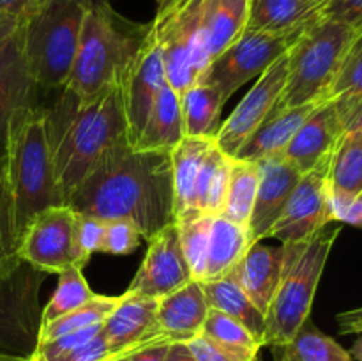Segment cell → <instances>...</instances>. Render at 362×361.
<instances>
[{
  "instance_id": "cell-1",
  "label": "cell",
  "mask_w": 362,
  "mask_h": 361,
  "mask_svg": "<svg viewBox=\"0 0 362 361\" xmlns=\"http://www.w3.org/2000/svg\"><path fill=\"white\" fill-rule=\"evenodd\" d=\"M67 205L103 222L127 219L151 241L175 223L170 152L138 151L127 140L117 142L99 156Z\"/></svg>"
},
{
  "instance_id": "cell-2",
  "label": "cell",
  "mask_w": 362,
  "mask_h": 361,
  "mask_svg": "<svg viewBox=\"0 0 362 361\" xmlns=\"http://www.w3.org/2000/svg\"><path fill=\"white\" fill-rule=\"evenodd\" d=\"M60 91L45 108V117L57 186L67 205L99 156L117 142L127 140V124L119 85L90 99H80L66 87Z\"/></svg>"
},
{
  "instance_id": "cell-3",
  "label": "cell",
  "mask_w": 362,
  "mask_h": 361,
  "mask_svg": "<svg viewBox=\"0 0 362 361\" xmlns=\"http://www.w3.org/2000/svg\"><path fill=\"white\" fill-rule=\"evenodd\" d=\"M0 170L13 200L18 241L39 212L66 205L57 186L42 106L32 103L11 115Z\"/></svg>"
},
{
  "instance_id": "cell-4",
  "label": "cell",
  "mask_w": 362,
  "mask_h": 361,
  "mask_svg": "<svg viewBox=\"0 0 362 361\" xmlns=\"http://www.w3.org/2000/svg\"><path fill=\"white\" fill-rule=\"evenodd\" d=\"M151 23H136L108 0H88L78 48L64 87L90 99L117 85L120 73L147 35Z\"/></svg>"
},
{
  "instance_id": "cell-5",
  "label": "cell",
  "mask_w": 362,
  "mask_h": 361,
  "mask_svg": "<svg viewBox=\"0 0 362 361\" xmlns=\"http://www.w3.org/2000/svg\"><path fill=\"white\" fill-rule=\"evenodd\" d=\"M339 232L341 225L331 223L311 239L283 244L285 264L278 289L265 311L264 345L290 342L310 319L318 283Z\"/></svg>"
},
{
  "instance_id": "cell-6",
  "label": "cell",
  "mask_w": 362,
  "mask_h": 361,
  "mask_svg": "<svg viewBox=\"0 0 362 361\" xmlns=\"http://www.w3.org/2000/svg\"><path fill=\"white\" fill-rule=\"evenodd\" d=\"M87 6L88 0H41L21 18L23 55L39 88L66 85Z\"/></svg>"
},
{
  "instance_id": "cell-7",
  "label": "cell",
  "mask_w": 362,
  "mask_h": 361,
  "mask_svg": "<svg viewBox=\"0 0 362 361\" xmlns=\"http://www.w3.org/2000/svg\"><path fill=\"white\" fill-rule=\"evenodd\" d=\"M357 27L318 18L288 50L286 84L272 110L320 103L329 99Z\"/></svg>"
},
{
  "instance_id": "cell-8",
  "label": "cell",
  "mask_w": 362,
  "mask_h": 361,
  "mask_svg": "<svg viewBox=\"0 0 362 361\" xmlns=\"http://www.w3.org/2000/svg\"><path fill=\"white\" fill-rule=\"evenodd\" d=\"M151 21L161 50L168 85L182 94L197 84L209 66L205 50V0H156Z\"/></svg>"
},
{
  "instance_id": "cell-9",
  "label": "cell",
  "mask_w": 362,
  "mask_h": 361,
  "mask_svg": "<svg viewBox=\"0 0 362 361\" xmlns=\"http://www.w3.org/2000/svg\"><path fill=\"white\" fill-rule=\"evenodd\" d=\"M308 27L290 32L244 30L237 41L209 62L198 81L214 85L226 103L237 88L260 76L281 59Z\"/></svg>"
},
{
  "instance_id": "cell-10",
  "label": "cell",
  "mask_w": 362,
  "mask_h": 361,
  "mask_svg": "<svg viewBox=\"0 0 362 361\" xmlns=\"http://www.w3.org/2000/svg\"><path fill=\"white\" fill-rule=\"evenodd\" d=\"M46 273L21 262L0 275V354L30 357L39 343L42 308L39 303Z\"/></svg>"
},
{
  "instance_id": "cell-11",
  "label": "cell",
  "mask_w": 362,
  "mask_h": 361,
  "mask_svg": "<svg viewBox=\"0 0 362 361\" xmlns=\"http://www.w3.org/2000/svg\"><path fill=\"white\" fill-rule=\"evenodd\" d=\"M334 151L325 156L311 170L300 176L293 188L281 216L269 230L267 237H274L281 244L299 243L317 236L331 225V163Z\"/></svg>"
},
{
  "instance_id": "cell-12",
  "label": "cell",
  "mask_w": 362,
  "mask_h": 361,
  "mask_svg": "<svg viewBox=\"0 0 362 361\" xmlns=\"http://www.w3.org/2000/svg\"><path fill=\"white\" fill-rule=\"evenodd\" d=\"M166 84L168 80H166L165 62L151 25L147 35L126 64L117 81L124 117H126L129 145H134L140 137L148 113Z\"/></svg>"
},
{
  "instance_id": "cell-13",
  "label": "cell",
  "mask_w": 362,
  "mask_h": 361,
  "mask_svg": "<svg viewBox=\"0 0 362 361\" xmlns=\"http://www.w3.org/2000/svg\"><path fill=\"white\" fill-rule=\"evenodd\" d=\"M74 211L69 205H53L39 212L21 234L18 257L42 273H62L74 265Z\"/></svg>"
},
{
  "instance_id": "cell-14",
  "label": "cell",
  "mask_w": 362,
  "mask_h": 361,
  "mask_svg": "<svg viewBox=\"0 0 362 361\" xmlns=\"http://www.w3.org/2000/svg\"><path fill=\"white\" fill-rule=\"evenodd\" d=\"M286 74H288V52L258 76L257 84L244 96L243 101L235 106L228 119L219 126L214 144L226 156L233 158L240 145L247 140V137L271 113L285 87Z\"/></svg>"
},
{
  "instance_id": "cell-15",
  "label": "cell",
  "mask_w": 362,
  "mask_h": 361,
  "mask_svg": "<svg viewBox=\"0 0 362 361\" xmlns=\"http://www.w3.org/2000/svg\"><path fill=\"white\" fill-rule=\"evenodd\" d=\"M193 280L180 244L177 223L159 230L148 241L147 255L126 292L159 299L175 292Z\"/></svg>"
},
{
  "instance_id": "cell-16",
  "label": "cell",
  "mask_w": 362,
  "mask_h": 361,
  "mask_svg": "<svg viewBox=\"0 0 362 361\" xmlns=\"http://www.w3.org/2000/svg\"><path fill=\"white\" fill-rule=\"evenodd\" d=\"M101 333L112 350L120 356H129L152 343L166 342L159 331L158 299L129 292L122 294L120 303L103 322Z\"/></svg>"
},
{
  "instance_id": "cell-17",
  "label": "cell",
  "mask_w": 362,
  "mask_h": 361,
  "mask_svg": "<svg viewBox=\"0 0 362 361\" xmlns=\"http://www.w3.org/2000/svg\"><path fill=\"white\" fill-rule=\"evenodd\" d=\"M258 166H260V180L247 223L251 243L267 239L269 230L281 216L293 188L303 176V172L283 154L260 159Z\"/></svg>"
},
{
  "instance_id": "cell-18",
  "label": "cell",
  "mask_w": 362,
  "mask_h": 361,
  "mask_svg": "<svg viewBox=\"0 0 362 361\" xmlns=\"http://www.w3.org/2000/svg\"><path fill=\"white\" fill-rule=\"evenodd\" d=\"M343 133L338 105L334 99H325L300 124L281 154L304 173L334 151Z\"/></svg>"
},
{
  "instance_id": "cell-19",
  "label": "cell",
  "mask_w": 362,
  "mask_h": 361,
  "mask_svg": "<svg viewBox=\"0 0 362 361\" xmlns=\"http://www.w3.org/2000/svg\"><path fill=\"white\" fill-rule=\"evenodd\" d=\"M285 264V246H269L257 241L250 246L239 264L230 273V278L244 290L255 306L265 315L272 296L278 289Z\"/></svg>"
},
{
  "instance_id": "cell-20",
  "label": "cell",
  "mask_w": 362,
  "mask_h": 361,
  "mask_svg": "<svg viewBox=\"0 0 362 361\" xmlns=\"http://www.w3.org/2000/svg\"><path fill=\"white\" fill-rule=\"evenodd\" d=\"M202 282L191 280L175 292L158 299V324L163 338L170 343L189 342L204 331L209 315Z\"/></svg>"
},
{
  "instance_id": "cell-21",
  "label": "cell",
  "mask_w": 362,
  "mask_h": 361,
  "mask_svg": "<svg viewBox=\"0 0 362 361\" xmlns=\"http://www.w3.org/2000/svg\"><path fill=\"white\" fill-rule=\"evenodd\" d=\"M35 88L37 85L28 71L18 27L9 41L0 48V161L4 156L7 122L18 108L34 103Z\"/></svg>"
},
{
  "instance_id": "cell-22",
  "label": "cell",
  "mask_w": 362,
  "mask_h": 361,
  "mask_svg": "<svg viewBox=\"0 0 362 361\" xmlns=\"http://www.w3.org/2000/svg\"><path fill=\"white\" fill-rule=\"evenodd\" d=\"M212 145L214 138L184 137L170 152L173 173V216L177 225L200 216L194 191L202 163Z\"/></svg>"
},
{
  "instance_id": "cell-23",
  "label": "cell",
  "mask_w": 362,
  "mask_h": 361,
  "mask_svg": "<svg viewBox=\"0 0 362 361\" xmlns=\"http://www.w3.org/2000/svg\"><path fill=\"white\" fill-rule=\"evenodd\" d=\"M320 103H310V105L286 110H271L264 122L247 137V140L240 145L233 158L246 159V161H260V159L281 154L293 138V134L297 133L300 124L308 119V115Z\"/></svg>"
},
{
  "instance_id": "cell-24",
  "label": "cell",
  "mask_w": 362,
  "mask_h": 361,
  "mask_svg": "<svg viewBox=\"0 0 362 361\" xmlns=\"http://www.w3.org/2000/svg\"><path fill=\"white\" fill-rule=\"evenodd\" d=\"M251 237L247 227L239 225L223 214L214 216L209 234L207 255L202 283L218 282L226 278L233 271L240 258L251 246Z\"/></svg>"
},
{
  "instance_id": "cell-25",
  "label": "cell",
  "mask_w": 362,
  "mask_h": 361,
  "mask_svg": "<svg viewBox=\"0 0 362 361\" xmlns=\"http://www.w3.org/2000/svg\"><path fill=\"white\" fill-rule=\"evenodd\" d=\"M184 134L182 110L179 94L168 84L161 88L151 113L147 117L140 137L131 147L138 151H166L179 144Z\"/></svg>"
},
{
  "instance_id": "cell-26",
  "label": "cell",
  "mask_w": 362,
  "mask_h": 361,
  "mask_svg": "<svg viewBox=\"0 0 362 361\" xmlns=\"http://www.w3.org/2000/svg\"><path fill=\"white\" fill-rule=\"evenodd\" d=\"M320 11L313 0H251L246 30H297L318 20Z\"/></svg>"
},
{
  "instance_id": "cell-27",
  "label": "cell",
  "mask_w": 362,
  "mask_h": 361,
  "mask_svg": "<svg viewBox=\"0 0 362 361\" xmlns=\"http://www.w3.org/2000/svg\"><path fill=\"white\" fill-rule=\"evenodd\" d=\"M251 0H205V50L218 57L246 30Z\"/></svg>"
},
{
  "instance_id": "cell-28",
  "label": "cell",
  "mask_w": 362,
  "mask_h": 361,
  "mask_svg": "<svg viewBox=\"0 0 362 361\" xmlns=\"http://www.w3.org/2000/svg\"><path fill=\"white\" fill-rule=\"evenodd\" d=\"M209 308L228 315L233 321L240 322L258 342L264 345L265 338V315L253 304V301L244 294V290L230 276L218 282L202 283Z\"/></svg>"
},
{
  "instance_id": "cell-29",
  "label": "cell",
  "mask_w": 362,
  "mask_h": 361,
  "mask_svg": "<svg viewBox=\"0 0 362 361\" xmlns=\"http://www.w3.org/2000/svg\"><path fill=\"white\" fill-rule=\"evenodd\" d=\"M182 110L184 134L186 137L214 138L219 130V113L223 101L221 94L214 85L197 81L179 94Z\"/></svg>"
},
{
  "instance_id": "cell-30",
  "label": "cell",
  "mask_w": 362,
  "mask_h": 361,
  "mask_svg": "<svg viewBox=\"0 0 362 361\" xmlns=\"http://www.w3.org/2000/svg\"><path fill=\"white\" fill-rule=\"evenodd\" d=\"M274 361H354L349 350L308 319L290 342L272 347Z\"/></svg>"
},
{
  "instance_id": "cell-31",
  "label": "cell",
  "mask_w": 362,
  "mask_h": 361,
  "mask_svg": "<svg viewBox=\"0 0 362 361\" xmlns=\"http://www.w3.org/2000/svg\"><path fill=\"white\" fill-rule=\"evenodd\" d=\"M329 179L334 197H362V130L343 133L334 149Z\"/></svg>"
},
{
  "instance_id": "cell-32",
  "label": "cell",
  "mask_w": 362,
  "mask_h": 361,
  "mask_svg": "<svg viewBox=\"0 0 362 361\" xmlns=\"http://www.w3.org/2000/svg\"><path fill=\"white\" fill-rule=\"evenodd\" d=\"M230 166H232V158L218 149L216 144L212 145L202 163L197 179V191H194L197 209L200 214L219 216L223 212L226 190H228Z\"/></svg>"
},
{
  "instance_id": "cell-33",
  "label": "cell",
  "mask_w": 362,
  "mask_h": 361,
  "mask_svg": "<svg viewBox=\"0 0 362 361\" xmlns=\"http://www.w3.org/2000/svg\"><path fill=\"white\" fill-rule=\"evenodd\" d=\"M258 180H260V166L258 161L232 158L230 166L228 190H226L225 205L221 214L239 225L247 227L257 198Z\"/></svg>"
},
{
  "instance_id": "cell-34",
  "label": "cell",
  "mask_w": 362,
  "mask_h": 361,
  "mask_svg": "<svg viewBox=\"0 0 362 361\" xmlns=\"http://www.w3.org/2000/svg\"><path fill=\"white\" fill-rule=\"evenodd\" d=\"M202 335L232 354L237 361H257L258 350L264 347L240 322L212 308L205 319Z\"/></svg>"
},
{
  "instance_id": "cell-35",
  "label": "cell",
  "mask_w": 362,
  "mask_h": 361,
  "mask_svg": "<svg viewBox=\"0 0 362 361\" xmlns=\"http://www.w3.org/2000/svg\"><path fill=\"white\" fill-rule=\"evenodd\" d=\"M120 299H122V294L120 296L95 294L88 303L81 304L76 310L69 311V314L62 315V317L55 319V321L48 322V324H42L41 331H39V342L52 340L55 336L66 335V333L80 331V329L103 324L108 319V315L115 310Z\"/></svg>"
},
{
  "instance_id": "cell-36",
  "label": "cell",
  "mask_w": 362,
  "mask_h": 361,
  "mask_svg": "<svg viewBox=\"0 0 362 361\" xmlns=\"http://www.w3.org/2000/svg\"><path fill=\"white\" fill-rule=\"evenodd\" d=\"M94 296L95 292H92L88 287L83 276V269H80L78 265H69L62 273H59V285H57L53 296L49 297L48 304L42 308L41 326L76 310L81 304L88 303Z\"/></svg>"
},
{
  "instance_id": "cell-37",
  "label": "cell",
  "mask_w": 362,
  "mask_h": 361,
  "mask_svg": "<svg viewBox=\"0 0 362 361\" xmlns=\"http://www.w3.org/2000/svg\"><path fill=\"white\" fill-rule=\"evenodd\" d=\"M212 218L214 216L200 214L197 218L189 219V222L177 225L179 227L180 244H182L184 255H186V260L189 264L193 280H197V282H202V276H204L205 255H207Z\"/></svg>"
},
{
  "instance_id": "cell-38",
  "label": "cell",
  "mask_w": 362,
  "mask_h": 361,
  "mask_svg": "<svg viewBox=\"0 0 362 361\" xmlns=\"http://www.w3.org/2000/svg\"><path fill=\"white\" fill-rule=\"evenodd\" d=\"M18 230L13 200L0 170V275H9L21 264L18 257Z\"/></svg>"
},
{
  "instance_id": "cell-39",
  "label": "cell",
  "mask_w": 362,
  "mask_h": 361,
  "mask_svg": "<svg viewBox=\"0 0 362 361\" xmlns=\"http://www.w3.org/2000/svg\"><path fill=\"white\" fill-rule=\"evenodd\" d=\"M106 222L95 216L74 212L73 225V257L74 265L83 269L95 251H101Z\"/></svg>"
},
{
  "instance_id": "cell-40",
  "label": "cell",
  "mask_w": 362,
  "mask_h": 361,
  "mask_svg": "<svg viewBox=\"0 0 362 361\" xmlns=\"http://www.w3.org/2000/svg\"><path fill=\"white\" fill-rule=\"evenodd\" d=\"M359 96H362V25L357 27L329 99H354Z\"/></svg>"
},
{
  "instance_id": "cell-41",
  "label": "cell",
  "mask_w": 362,
  "mask_h": 361,
  "mask_svg": "<svg viewBox=\"0 0 362 361\" xmlns=\"http://www.w3.org/2000/svg\"><path fill=\"white\" fill-rule=\"evenodd\" d=\"M141 234L127 219L106 222L101 251L108 255H131L140 246Z\"/></svg>"
},
{
  "instance_id": "cell-42",
  "label": "cell",
  "mask_w": 362,
  "mask_h": 361,
  "mask_svg": "<svg viewBox=\"0 0 362 361\" xmlns=\"http://www.w3.org/2000/svg\"><path fill=\"white\" fill-rule=\"evenodd\" d=\"M115 357H120V354L112 350V347L108 345L103 333H99L98 336L88 340L87 343H83L78 349L71 350V353L64 354V356L57 357L53 361H112Z\"/></svg>"
},
{
  "instance_id": "cell-43",
  "label": "cell",
  "mask_w": 362,
  "mask_h": 361,
  "mask_svg": "<svg viewBox=\"0 0 362 361\" xmlns=\"http://www.w3.org/2000/svg\"><path fill=\"white\" fill-rule=\"evenodd\" d=\"M320 16L359 27L362 23V0H329L322 7Z\"/></svg>"
},
{
  "instance_id": "cell-44",
  "label": "cell",
  "mask_w": 362,
  "mask_h": 361,
  "mask_svg": "<svg viewBox=\"0 0 362 361\" xmlns=\"http://www.w3.org/2000/svg\"><path fill=\"white\" fill-rule=\"evenodd\" d=\"M331 214L334 223L362 229V197L341 198L331 193Z\"/></svg>"
},
{
  "instance_id": "cell-45",
  "label": "cell",
  "mask_w": 362,
  "mask_h": 361,
  "mask_svg": "<svg viewBox=\"0 0 362 361\" xmlns=\"http://www.w3.org/2000/svg\"><path fill=\"white\" fill-rule=\"evenodd\" d=\"M186 345L189 347L191 354H193V357L197 361H237L232 354H228L225 349L216 345L205 335L194 336L193 340L186 342Z\"/></svg>"
},
{
  "instance_id": "cell-46",
  "label": "cell",
  "mask_w": 362,
  "mask_h": 361,
  "mask_svg": "<svg viewBox=\"0 0 362 361\" xmlns=\"http://www.w3.org/2000/svg\"><path fill=\"white\" fill-rule=\"evenodd\" d=\"M343 120L345 133L362 130V96L354 99H334Z\"/></svg>"
},
{
  "instance_id": "cell-47",
  "label": "cell",
  "mask_w": 362,
  "mask_h": 361,
  "mask_svg": "<svg viewBox=\"0 0 362 361\" xmlns=\"http://www.w3.org/2000/svg\"><path fill=\"white\" fill-rule=\"evenodd\" d=\"M336 321L339 324V331L343 335H359L362 333V306L354 308V310L341 311L336 315Z\"/></svg>"
},
{
  "instance_id": "cell-48",
  "label": "cell",
  "mask_w": 362,
  "mask_h": 361,
  "mask_svg": "<svg viewBox=\"0 0 362 361\" xmlns=\"http://www.w3.org/2000/svg\"><path fill=\"white\" fill-rule=\"evenodd\" d=\"M172 343L159 342L152 345L141 347L136 353L129 354V361H165L168 356V349Z\"/></svg>"
},
{
  "instance_id": "cell-49",
  "label": "cell",
  "mask_w": 362,
  "mask_h": 361,
  "mask_svg": "<svg viewBox=\"0 0 362 361\" xmlns=\"http://www.w3.org/2000/svg\"><path fill=\"white\" fill-rule=\"evenodd\" d=\"M20 21H21V18L0 13V48H2V46L9 41L11 35L18 30V27H20Z\"/></svg>"
},
{
  "instance_id": "cell-50",
  "label": "cell",
  "mask_w": 362,
  "mask_h": 361,
  "mask_svg": "<svg viewBox=\"0 0 362 361\" xmlns=\"http://www.w3.org/2000/svg\"><path fill=\"white\" fill-rule=\"evenodd\" d=\"M30 9L28 0H0V13L11 14V16L23 18Z\"/></svg>"
},
{
  "instance_id": "cell-51",
  "label": "cell",
  "mask_w": 362,
  "mask_h": 361,
  "mask_svg": "<svg viewBox=\"0 0 362 361\" xmlns=\"http://www.w3.org/2000/svg\"><path fill=\"white\" fill-rule=\"evenodd\" d=\"M165 361H197L191 354L189 347L184 342H175L170 345L168 356H166Z\"/></svg>"
},
{
  "instance_id": "cell-52",
  "label": "cell",
  "mask_w": 362,
  "mask_h": 361,
  "mask_svg": "<svg viewBox=\"0 0 362 361\" xmlns=\"http://www.w3.org/2000/svg\"><path fill=\"white\" fill-rule=\"evenodd\" d=\"M350 356L356 361H362V333H359L357 340L354 342L352 349H350Z\"/></svg>"
},
{
  "instance_id": "cell-53",
  "label": "cell",
  "mask_w": 362,
  "mask_h": 361,
  "mask_svg": "<svg viewBox=\"0 0 362 361\" xmlns=\"http://www.w3.org/2000/svg\"><path fill=\"white\" fill-rule=\"evenodd\" d=\"M0 361H30V357L9 356V354H0Z\"/></svg>"
},
{
  "instance_id": "cell-54",
  "label": "cell",
  "mask_w": 362,
  "mask_h": 361,
  "mask_svg": "<svg viewBox=\"0 0 362 361\" xmlns=\"http://www.w3.org/2000/svg\"><path fill=\"white\" fill-rule=\"evenodd\" d=\"M313 2H315V4H317V6L324 7V6H325V4H327V2H329V0H313Z\"/></svg>"
},
{
  "instance_id": "cell-55",
  "label": "cell",
  "mask_w": 362,
  "mask_h": 361,
  "mask_svg": "<svg viewBox=\"0 0 362 361\" xmlns=\"http://www.w3.org/2000/svg\"><path fill=\"white\" fill-rule=\"evenodd\" d=\"M112 361H129V356H120V357H115V360Z\"/></svg>"
},
{
  "instance_id": "cell-56",
  "label": "cell",
  "mask_w": 362,
  "mask_h": 361,
  "mask_svg": "<svg viewBox=\"0 0 362 361\" xmlns=\"http://www.w3.org/2000/svg\"><path fill=\"white\" fill-rule=\"evenodd\" d=\"M28 2H30V7H32V6H35V4L41 2V0H28Z\"/></svg>"
},
{
  "instance_id": "cell-57",
  "label": "cell",
  "mask_w": 362,
  "mask_h": 361,
  "mask_svg": "<svg viewBox=\"0 0 362 361\" xmlns=\"http://www.w3.org/2000/svg\"><path fill=\"white\" fill-rule=\"evenodd\" d=\"M361 25H362V23H361Z\"/></svg>"
}]
</instances>
